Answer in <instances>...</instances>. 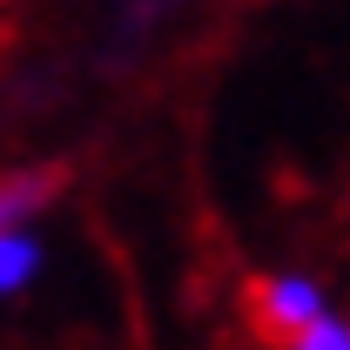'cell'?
Masks as SVG:
<instances>
[{"instance_id":"3","label":"cell","mask_w":350,"mask_h":350,"mask_svg":"<svg viewBox=\"0 0 350 350\" xmlns=\"http://www.w3.org/2000/svg\"><path fill=\"white\" fill-rule=\"evenodd\" d=\"M34 269H41V243L27 236V222L21 229H0V297H21L34 283Z\"/></svg>"},{"instance_id":"2","label":"cell","mask_w":350,"mask_h":350,"mask_svg":"<svg viewBox=\"0 0 350 350\" xmlns=\"http://www.w3.org/2000/svg\"><path fill=\"white\" fill-rule=\"evenodd\" d=\"M61 182H68L61 169H14V175H0V229L34 222L47 202L61 196Z\"/></svg>"},{"instance_id":"4","label":"cell","mask_w":350,"mask_h":350,"mask_svg":"<svg viewBox=\"0 0 350 350\" xmlns=\"http://www.w3.org/2000/svg\"><path fill=\"white\" fill-rule=\"evenodd\" d=\"M290 344H297V350H350V323L337 317V310H317Z\"/></svg>"},{"instance_id":"1","label":"cell","mask_w":350,"mask_h":350,"mask_svg":"<svg viewBox=\"0 0 350 350\" xmlns=\"http://www.w3.org/2000/svg\"><path fill=\"white\" fill-rule=\"evenodd\" d=\"M317 310H330V304H323V290L310 276H256V290H250V317H256L262 337H276V344H290Z\"/></svg>"}]
</instances>
